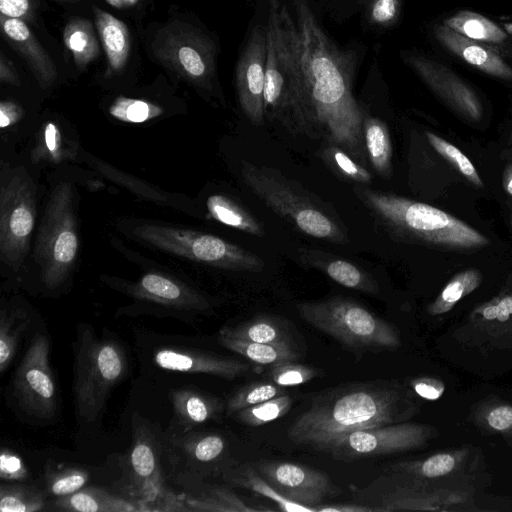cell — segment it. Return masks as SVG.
Segmentation results:
<instances>
[{
    "label": "cell",
    "mask_w": 512,
    "mask_h": 512,
    "mask_svg": "<svg viewBox=\"0 0 512 512\" xmlns=\"http://www.w3.org/2000/svg\"><path fill=\"white\" fill-rule=\"evenodd\" d=\"M240 173L267 207L300 232L332 243L348 242L340 220L315 196L279 171L244 160Z\"/></svg>",
    "instance_id": "cell-5"
},
{
    "label": "cell",
    "mask_w": 512,
    "mask_h": 512,
    "mask_svg": "<svg viewBox=\"0 0 512 512\" xmlns=\"http://www.w3.org/2000/svg\"><path fill=\"white\" fill-rule=\"evenodd\" d=\"M231 481L245 489L266 497L276 503L280 510L289 512H316V508L299 504L282 496L253 466H246L235 472Z\"/></svg>",
    "instance_id": "cell-34"
},
{
    "label": "cell",
    "mask_w": 512,
    "mask_h": 512,
    "mask_svg": "<svg viewBox=\"0 0 512 512\" xmlns=\"http://www.w3.org/2000/svg\"><path fill=\"white\" fill-rule=\"evenodd\" d=\"M411 386L417 395L431 401L439 399L445 390L441 381L428 377L412 380Z\"/></svg>",
    "instance_id": "cell-50"
},
{
    "label": "cell",
    "mask_w": 512,
    "mask_h": 512,
    "mask_svg": "<svg viewBox=\"0 0 512 512\" xmlns=\"http://www.w3.org/2000/svg\"><path fill=\"white\" fill-rule=\"evenodd\" d=\"M44 496L36 487L22 484H3L0 488L2 512H36L43 508Z\"/></svg>",
    "instance_id": "cell-35"
},
{
    "label": "cell",
    "mask_w": 512,
    "mask_h": 512,
    "mask_svg": "<svg viewBox=\"0 0 512 512\" xmlns=\"http://www.w3.org/2000/svg\"><path fill=\"white\" fill-rule=\"evenodd\" d=\"M73 397L75 414L82 423H94L112 389L127 370L126 353L110 338H99L92 326L80 324L73 344Z\"/></svg>",
    "instance_id": "cell-6"
},
{
    "label": "cell",
    "mask_w": 512,
    "mask_h": 512,
    "mask_svg": "<svg viewBox=\"0 0 512 512\" xmlns=\"http://www.w3.org/2000/svg\"><path fill=\"white\" fill-rule=\"evenodd\" d=\"M503 188L512 196V164H509L503 172Z\"/></svg>",
    "instance_id": "cell-56"
},
{
    "label": "cell",
    "mask_w": 512,
    "mask_h": 512,
    "mask_svg": "<svg viewBox=\"0 0 512 512\" xmlns=\"http://www.w3.org/2000/svg\"><path fill=\"white\" fill-rule=\"evenodd\" d=\"M402 58L450 108L471 121L481 118L482 104L479 97L454 71L419 54H404Z\"/></svg>",
    "instance_id": "cell-16"
},
{
    "label": "cell",
    "mask_w": 512,
    "mask_h": 512,
    "mask_svg": "<svg viewBox=\"0 0 512 512\" xmlns=\"http://www.w3.org/2000/svg\"><path fill=\"white\" fill-rule=\"evenodd\" d=\"M301 261L314 267L338 284L368 294H377L376 280L365 270L345 259L314 249H301Z\"/></svg>",
    "instance_id": "cell-21"
},
{
    "label": "cell",
    "mask_w": 512,
    "mask_h": 512,
    "mask_svg": "<svg viewBox=\"0 0 512 512\" xmlns=\"http://www.w3.org/2000/svg\"><path fill=\"white\" fill-rule=\"evenodd\" d=\"M403 398L396 384L384 380L350 383L315 396L287 429L300 447L328 452L345 435L404 419Z\"/></svg>",
    "instance_id": "cell-2"
},
{
    "label": "cell",
    "mask_w": 512,
    "mask_h": 512,
    "mask_svg": "<svg viewBox=\"0 0 512 512\" xmlns=\"http://www.w3.org/2000/svg\"><path fill=\"white\" fill-rule=\"evenodd\" d=\"M481 281L482 274L478 269L469 268L457 273L428 306V313L435 316L450 311L463 297L473 292Z\"/></svg>",
    "instance_id": "cell-32"
},
{
    "label": "cell",
    "mask_w": 512,
    "mask_h": 512,
    "mask_svg": "<svg viewBox=\"0 0 512 512\" xmlns=\"http://www.w3.org/2000/svg\"><path fill=\"white\" fill-rule=\"evenodd\" d=\"M63 41L79 70L99 56V44L93 26L86 19H73L63 32Z\"/></svg>",
    "instance_id": "cell-29"
},
{
    "label": "cell",
    "mask_w": 512,
    "mask_h": 512,
    "mask_svg": "<svg viewBox=\"0 0 512 512\" xmlns=\"http://www.w3.org/2000/svg\"><path fill=\"white\" fill-rule=\"evenodd\" d=\"M426 137L433 149L451 163L472 184L478 187L483 186V182L473 163L456 146L432 132H426Z\"/></svg>",
    "instance_id": "cell-41"
},
{
    "label": "cell",
    "mask_w": 512,
    "mask_h": 512,
    "mask_svg": "<svg viewBox=\"0 0 512 512\" xmlns=\"http://www.w3.org/2000/svg\"><path fill=\"white\" fill-rule=\"evenodd\" d=\"M1 15L15 18L26 19L32 12L30 0H0Z\"/></svg>",
    "instance_id": "cell-52"
},
{
    "label": "cell",
    "mask_w": 512,
    "mask_h": 512,
    "mask_svg": "<svg viewBox=\"0 0 512 512\" xmlns=\"http://www.w3.org/2000/svg\"><path fill=\"white\" fill-rule=\"evenodd\" d=\"M110 5L116 8L124 7L123 0H106Z\"/></svg>",
    "instance_id": "cell-57"
},
{
    "label": "cell",
    "mask_w": 512,
    "mask_h": 512,
    "mask_svg": "<svg viewBox=\"0 0 512 512\" xmlns=\"http://www.w3.org/2000/svg\"><path fill=\"white\" fill-rule=\"evenodd\" d=\"M190 510L216 512H257L258 509L248 506L235 493L225 488H215L208 495L193 500Z\"/></svg>",
    "instance_id": "cell-40"
},
{
    "label": "cell",
    "mask_w": 512,
    "mask_h": 512,
    "mask_svg": "<svg viewBox=\"0 0 512 512\" xmlns=\"http://www.w3.org/2000/svg\"><path fill=\"white\" fill-rule=\"evenodd\" d=\"M293 398L283 394L256 405L244 408L233 416L240 423L257 427L283 417L292 407Z\"/></svg>",
    "instance_id": "cell-36"
},
{
    "label": "cell",
    "mask_w": 512,
    "mask_h": 512,
    "mask_svg": "<svg viewBox=\"0 0 512 512\" xmlns=\"http://www.w3.org/2000/svg\"><path fill=\"white\" fill-rule=\"evenodd\" d=\"M322 149L324 162L341 178L360 184H369L372 175L369 170L360 165L344 149L335 144H329Z\"/></svg>",
    "instance_id": "cell-37"
},
{
    "label": "cell",
    "mask_w": 512,
    "mask_h": 512,
    "mask_svg": "<svg viewBox=\"0 0 512 512\" xmlns=\"http://www.w3.org/2000/svg\"><path fill=\"white\" fill-rule=\"evenodd\" d=\"M30 318L25 311L5 309L0 312V372L4 373L16 354L21 336Z\"/></svg>",
    "instance_id": "cell-31"
},
{
    "label": "cell",
    "mask_w": 512,
    "mask_h": 512,
    "mask_svg": "<svg viewBox=\"0 0 512 512\" xmlns=\"http://www.w3.org/2000/svg\"><path fill=\"white\" fill-rule=\"evenodd\" d=\"M461 455L459 452H441L422 461L397 463L392 468L398 472L438 478L451 473L458 466Z\"/></svg>",
    "instance_id": "cell-38"
},
{
    "label": "cell",
    "mask_w": 512,
    "mask_h": 512,
    "mask_svg": "<svg viewBox=\"0 0 512 512\" xmlns=\"http://www.w3.org/2000/svg\"><path fill=\"white\" fill-rule=\"evenodd\" d=\"M13 395L30 417L48 420L57 408L55 379L50 366V341L37 332L19 363L12 380Z\"/></svg>",
    "instance_id": "cell-12"
},
{
    "label": "cell",
    "mask_w": 512,
    "mask_h": 512,
    "mask_svg": "<svg viewBox=\"0 0 512 512\" xmlns=\"http://www.w3.org/2000/svg\"><path fill=\"white\" fill-rule=\"evenodd\" d=\"M296 308L312 327L349 348L394 349L401 345L393 325L352 299L337 296L300 302Z\"/></svg>",
    "instance_id": "cell-7"
},
{
    "label": "cell",
    "mask_w": 512,
    "mask_h": 512,
    "mask_svg": "<svg viewBox=\"0 0 512 512\" xmlns=\"http://www.w3.org/2000/svg\"><path fill=\"white\" fill-rule=\"evenodd\" d=\"M55 507L69 512H132L135 505L99 487H83L55 501Z\"/></svg>",
    "instance_id": "cell-23"
},
{
    "label": "cell",
    "mask_w": 512,
    "mask_h": 512,
    "mask_svg": "<svg viewBox=\"0 0 512 512\" xmlns=\"http://www.w3.org/2000/svg\"><path fill=\"white\" fill-rule=\"evenodd\" d=\"M264 115L293 135L315 138L296 22L281 0H268Z\"/></svg>",
    "instance_id": "cell-3"
},
{
    "label": "cell",
    "mask_w": 512,
    "mask_h": 512,
    "mask_svg": "<svg viewBox=\"0 0 512 512\" xmlns=\"http://www.w3.org/2000/svg\"><path fill=\"white\" fill-rule=\"evenodd\" d=\"M374 507L364 506L352 503H336L329 506L322 504L316 507V512H376Z\"/></svg>",
    "instance_id": "cell-54"
},
{
    "label": "cell",
    "mask_w": 512,
    "mask_h": 512,
    "mask_svg": "<svg viewBox=\"0 0 512 512\" xmlns=\"http://www.w3.org/2000/svg\"><path fill=\"white\" fill-rule=\"evenodd\" d=\"M293 7L315 138L340 146L367 168L369 161L363 139L365 114L352 92L354 58L326 35L309 0H293Z\"/></svg>",
    "instance_id": "cell-1"
},
{
    "label": "cell",
    "mask_w": 512,
    "mask_h": 512,
    "mask_svg": "<svg viewBox=\"0 0 512 512\" xmlns=\"http://www.w3.org/2000/svg\"><path fill=\"white\" fill-rule=\"evenodd\" d=\"M363 139L368 161L374 171L384 178L390 177L392 172V144L387 125L378 118L365 115Z\"/></svg>",
    "instance_id": "cell-26"
},
{
    "label": "cell",
    "mask_w": 512,
    "mask_h": 512,
    "mask_svg": "<svg viewBox=\"0 0 512 512\" xmlns=\"http://www.w3.org/2000/svg\"><path fill=\"white\" fill-rule=\"evenodd\" d=\"M177 417L185 424L197 425L216 418L223 410L218 398L193 389H179L171 394Z\"/></svg>",
    "instance_id": "cell-25"
},
{
    "label": "cell",
    "mask_w": 512,
    "mask_h": 512,
    "mask_svg": "<svg viewBox=\"0 0 512 512\" xmlns=\"http://www.w3.org/2000/svg\"><path fill=\"white\" fill-rule=\"evenodd\" d=\"M427 437L425 426L398 422L353 431L335 442L327 453L342 461L370 458L416 449Z\"/></svg>",
    "instance_id": "cell-13"
},
{
    "label": "cell",
    "mask_w": 512,
    "mask_h": 512,
    "mask_svg": "<svg viewBox=\"0 0 512 512\" xmlns=\"http://www.w3.org/2000/svg\"><path fill=\"white\" fill-rule=\"evenodd\" d=\"M511 224H512V220H511Z\"/></svg>",
    "instance_id": "cell-60"
},
{
    "label": "cell",
    "mask_w": 512,
    "mask_h": 512,
    "mask_svg": "<svg viewBox=\"0 0 512 512\" xmlns=\"http://www.w3.org/2000/svg\"><path fill=\"white\" fill-rule=\"evenodd\" d=\"M225 449L224 439L217 434L199 437L188 447L189 453L198 461L209 462L218 458Z\"/></svg>",
    "instance_id": "cell-47"
},
{
    "label": "cell",
    "mask_w": 512,
    "mask_h": 512,
    "mask_svg": "<svg viewBox=\"0 0 512 512\" xmlns=\"http://www.w3.org/2000/svg\"><path fill=\"white\" fill-rule=\"evenodd\" d=\"M3 34L10 45L25 59L41 88H49L57 78V70L49 54L21 19L1 15Z\"/></svg>",
    "instance_id": "cell-19"
},
{
    "label": "cell",
    "mask_w": 512,
    "mask_h": 512,
    "mask_svg": "<svg viewBox=\"0 0 512 512\" xmlns=\"http://www.w3.org/2000/svg\"><path fill=\"white\" fill-rule=\"evenodd\" d=\"M485 421L487 426L497 432H506L512 429V406L508 404L497 405L490 409Z\"/></svg>",
    "instance_id": "cell-49"
},
{
    "label": "cell",
    "mask_w": 512,
    "mask_h": 512,
    "mask_svg": "<svg viewBox=\"0 0 512 512\" xmlns=\"http://www.w3.org/2000/svg\"><path fill=\"white\" fill-rule=\"evenodd\" d=\"M154 361L165 370L209 374L228 380L240 377L250 368L248 363L233 357L177 347L158 349Z\"/></svg>",
    "instance_id": "cell-18"
},
{
    "label": "cell",
    "mask_w": 512,
    "mask_h": 512,
    "mask_svg": "<svg viewBox=\"0 0 512 512\" xmlns=\"http://www.w3.org/2000/svg\"><path fill=\"white\" fill-rule=\"evenodd\" d=\"M357 197L395 236L454 249L487 246L479 231L449 213L398 195L357 188Z\"/></svg>",
    "instance_id": "cell-4"
},
{
    "label": "cell",
    "mask_w": 512,
    "mask_h": 512,
    "mask_svg": "<svg viewBox=\"0 0 512 512\" xmlns=\"http://www.w3.org/2000/svg\"><path fill=\"white\" fill-rule=\"evenodd\" d=\"M78 251L74 187L59 182L51 191L34 248V259L47 288L56 289L66 281Z\"/></svg>",
    "instance_id": "cell-8"
},
{
    "label": "cell",
    "mask_w": 512,
    "mask_h": 512,
    "mask_svg": "<svg viewBox=\"0 0 512 512\" xmlns=\"http://www.w3.org/2000/svg\"><path fill=\"white\" fill-rule=\"evenodd\" d=\"M152 51L168 69L193 85L212 90L216 71L213 41L198 29L175 21L154 37Z\"/></svg>",
    "instance_id": "cell-11"
},
{
    "label": "cell",
    "mask_w": 512,
    "mask_h": 512,
    "mask_svg": "<svg viewBox=\"0 0 512 512\" xmlns=\"http://www.w3.org/2000/svg\"><path fill=\"white\" fill-rule=\"evenodd\" d=\"M255 469L282 496L306 506L316 508L337 491L325 473L302 464L265 461Z\"/></svg>",
    "instance_id": "cell-14"
},
{
    "label": "cell",
    "mask_w": 512,
    "mask_h": 512,
    "mask_svg": "<svg viewBox=\"0 0 512 512\" xmlns=\"http://www.w3.org/2000/svg\"><path fill=\"white\" fill-rule=\"evenodd\" d=\"M133 234L165 252L213 267L250 272L264 267L256 254L212 234L152 223L137 225Z\"/></svg>",
    "instance_id": "cell-9"
},
{
    "label": "cell",
    "mask_w": 512,
    "mask_h": 512,
    "mask_svg": "<svg viewBox=\"0 0 512 512\" xmlns=\"http://www.w3.org/2000/svg\"><path fill=\"white\" fill-rule=\"evenodd\" d=\"M138 2V0H123L124 6H133Z\"/></svg>",
    "instance_id": "cell-58"
},
{
    "label": "cell",
    "mask_w": 512,
    "mask_h": 512,
    "mask_svg": "<svg viewBox=\"0 0 512 512\" xmlns=\"http://www.w3.org/2000/svg\"><path fill=\"white\" fill-rule=\"evenodd\" d=\"M286 394L285 387L270 382H253L241 387L227 401L226 414L234 415L236 412Z\"/></svg>",
    "instance_id": "cell-39"
},
{
    "label": "cell",
    "mask_w": 512,
    "mask_h": 512,
    "mask_svg": "<svg viewBox=\"0 0 512 512\" xmlns=\"http://www.w3.org/2000/svg\"><path fill=\"white\" fill-rule=\"evenodd\" d=\"M1 477L8 480H18L25 476V468L20 458L14 453L3 450L1 453Z\"/></svg>",
    "instance_id": "cell-51"
},
{
    "label": "cell",
    "mask_w": 512,
    "mask_h": 512,
    "mask_svg": "<svg viewBox=\"0 0 512 512\" xmlns=\"http://www.w3.org/2000/svg\"><path fill=\"white\" fill-rule=\"evenodd\" d=\"M206 207L211 217L224 225L257 237L264 235L263 226L257 218L226 195H211Z\"/></svg>",
    "instance_id": "cell-28"
},
{
    "label": "cell",
    "mask_w": 512,
    "mask_h": 512,
    "mask_svg": "<svg viewBox=\"0 0 512 512\" xmlns=\"http://www.w3.org/2000/svg\"><path fill=\"white\" fill-rule=\"evenodd\" d=\"M474 314L486 322L509 321L512 318V294L497 297L479 306Z\"/></svg>",
    "instance_id": "cell-48"
},
{
    "label": "cell",
    "mask_w": 512,
    "mask_h": 512,
    "mask_svg": "<svg viewBox=\"0 0 512 512\" xmlns=\"http://www.w3.org/2000/svg\"><path fill=\"white\" fill-rule=\"evenodd\" d=\"M317 376L318 371L314 367L294 361L273 365L270 370L272 381L283 387L305 384Z\"/></svg>",
    "instance_id": "cell-44"
},
{
    "label": "cell",
    "mask_w": 512,
    "mask_h": 512,
    "mask_svg": "<svg viewBox=\"0 0 512 512\" xmlns=\"http://www.w3.org/2000/svg\"><path fill=\"white\" fill-rule=\"evenodd\" d=\"M445 26L469 39L479 42L503 43L507 34L496 23L485 16L462 10L445 19Z\"/></svg>",
    "instance_id": "cell-30"
},
{
    "label": "cell",
    "mask_w": 512,
    "mask_h": 512,
    "mask_svg": "<svg viewBox=\"0 0 512 512\" xmlns=\"http://www.w3.org/2000/svg\"><path fill=\"white\" fill-rule=\"evenodd\" d=\"M437 40L471 66L497 78L512 80V68L491 48L469 39L449 27L437 25Z\"/></svg>",
    "instance_id": "cell-20"
},
{
    "label": "cell",
    "mask_w": 512,
    "mask_h": 512,
    "mask_svg": "<svg viewBox=\"0 0 512 512\" xmlns=\"http://www.w3.org/2000/svg\"><path fill=\"white\" fill-rule=\"evenodd\" d=\"M75 149L65 139L60 128L54 122H47L39 131L31 157L35 162L48 161L61 163L71 159Z\"/></svg>",
    "instance_id": "cell-33"
},
{
    "label": "cell",
    "mask_w": 512,
    "mask_h": 512,
    "mask_svg": "<svg viewBox=\"0 0 512 512\" xmlns=\"http://www.w3.org/2000/svg\"><path fill=\"white\" fill-rule=\"evenodd\" d=\"M219 343L250 360L262 365H277L293 362L298 358L292 344L257 343L219 334Z\"/></svg>",
    "instance_id": "cell-27"
},
{
    "label": "cell",
    "mask_w": 512,
    "mask_h": 512,
    "mask_svg": "<svg viewBox=\"0 0 512 512\" xmlns=\"http://www.w3.org/2000/svg\"><path fill=\"white\" fill-rule=\"evenodd\" d=\"M62 1L75 2V1H77V0H62Z\"/></svg>",
    "instance_id": "cell-59"
},
{
    "label": "cell",
    "mask_w": 512,
    "mask_h": 512,
    "mask_svg": "<svg viewBox=\"0 0 512 512\" xmlns=\"http://www.w3.org/2000/svg\"><path fill=\"white\" fill-rule=\"evenodd\" d=\"M95 23L108 60L107 74L120 72L130 52V34L124 22L94 7Z\"/></svg>",
    "instance_id": "cell-22"
},
{
    "label": "cell",
    "mask_w": 512,
    "mask_h": 512,
    "mask_svg": "<svg viewBox=\"0 0 512 512\" xmlns=\"http://www.w3.org/2000/svg\"><path fill=\"white\" fill-rule=\"evenodd\" d=\"M109 112L121 121L142 123L162 114V108L145 100L119 97L110 106Z\"/></svg>",
    "instance_id": "cell-43"
},
{
    "label": "cell",
    "mask_w": 512,
    "mask_h": 512,
    "mask_svg": "<svg viewBox=\"0 0 512 512\" xmlns=\"http://www.w3.org/2000/svg\"><path fill=\"white\" fill-rule=\"evenodd\" d=\"M23 116L22 108L13 101H1L0 103V127L8 128L16 124Z\"/></svg>",
    "instance_id": "cell-53"
},
{
    "label": "cell",
    "mask_w": 512,
    "mask_h": 512,
    "mask_svg": "<svg viewBox=\"0 0 512 512\" xmlns=\"http://www.w3.org/2000/svg\"><path fill=\"white\" fill-rule=\"evenodd\" d=\"M89 479L87 471L76 467L49 470L46 473V488L56 497L72 494L85 486Z\"/></svg>",
    "instance_id": "cell-42"
},
{
    "label": "cell",
    "mask_w": 512,
    "mask_h": 512,
    "mask_svg": "<svg viewBox=\"0 0 512 512\" xmlns=\"http://www.w3.org/2000/svg\"><path fill=\"white\" fill-rule=\"evenodd\" d=\"M267 60V33L262 26L253 29L236 68V90L240 107L248 120L262 125Z\"/></svg>",
    "instance_id": "cell-15"
},
{
    "label": "cell",
    "mask_w": 512,
    "mask_h": 512,
    "mask_svg": "<svg viewBox=\"0 0 512 512\" xmlns=\"http://www.w3.org/2000/svg\"><path fill=\"white\" fill-rule=\"evenodd\" d=\"M220 335L257 343L292 344L287 326L276 317L261 315L236 326H226Z\"/></svg>",
    "instance_id": "cell-24"
},
{
    "label": "cell",
    "mask_w": 512,
    "mask_h": 512,
    "mask_svg": "<svg viewBox=\"0 0 512 512\" xmlns=\"http://www.w3.org/2000/svg\"><path fill=\"white\" fill-rule=\"evenodd\" d=\"M118 289L136 300L156 304L169 312H202L207 299L192 287L162 273L149 272L136 282L118 284Z\"/></svg>",
    "instance_id": "cell-17"
},
{
    "label": "cell",
    "mask_w": 512,
    "mask_h": 512,
    "mask_svg": "<svg viewBox=\"0 0 512 512\" xmlns=\"http://www.w3.org/2000/svg\"><path fill=\"white\" fill-rule=\"evenodd\" d=\"M131 465L140 479L149 480L157 471V460L152 444L145 438H138L131 452Z\"/></svg>",
    "instance_id": "cell-45"
},
{
    "label": "cell",
    "mask_w": 512,
    "mask_h": 512,
    "mask_svg": "<svg viewBox=\"0 0 512 512\" xmlns=\"http://www.w3.org/2000/svg\"><path fill=\"white\" fill-rule=\"evenodd\" d=\"M36 219V186L23 167L6 168L0 185V259L10 269L22 266Z\"/></svg>",
    "instance_id": "cell-10"
},
{
    "label": "cell",
    "mask_w": 512,
    "mask_h": 512,
    "mask_svg": "<svg viewBox=\"0 0 512 512\" xmlns=\"http://www.w3.org/2000/svg\"><path fill=\"white\" fill-rule=\"evenodd\" d=\"M0 80L1 82L19 85V77L12 62L5 57L4 54L0 56Z\"/></svg>",
    "instance_id": "cell-55"
},
{
    "label": "cell",
    "mask_w": 512,
    "mask_h": 512,
    "mask_svg": "<svg viewBox=\"0 0 512 512\" xmlns=\"http://www.w3.org/2000/svg\"><path fill=\"white\" fill-rule=\"evenodd\" d=\"M401 5L402 0H368L366 17L372 25L390 27L397 22Z\"/></svg>",
    "instance_id": "cell-46"
}]
</instances>
